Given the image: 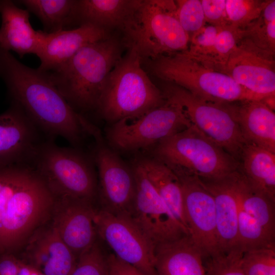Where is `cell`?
Masks as SVG:
<instances>
[{
    "instance_id": "6da1fadb",
    "label": "cell",
    "mask_w": 275,
    "mask_h": 275,
    "mask_svg": "<svg viewBox=\"0 0 275 275\" xmlns=\"http://www.w3.org/2000/svg\"><path fill=\"white\" fill-rule=\"evenodd\" d=\"M0 78L11 104L19 107L49 140L61 136L75 148L88 134V120L70 105L46 73L24 65L2 48Z\"/></svg>"
},
{
    "instance_id": "7a4b0ae2",
    "label": "cell",
    "mask_w": 275,
    "mask_h": 275,
    "mask_svg": "<svg viewBox=\"0 0 275 275\" xmlns=\"http://www.w3.org/2000/svg\"><path fill=\"white\" fill-rule=\"evenodd\" d=\"M56 202L30 166L0 168V255L20 248L47 219Z\"/></svg>"
},
{
    "instance_id": "3957f363",
    "label": "cell",
    "mask_w": 275,
    "mask_h": 275,
    "mask_svg": "<svg viewBox=\"0 0 275 275\" xmlns=\"http://www.w3.org/2000/svg\"><path fill=\"white\" fill-rule=\"evenodd\" d=\"M123 43L111 35L85 46L58 68L44 72L73 108L96 110L106 79L122 57Z\"/></svg>"
},
{
    "instance_id": "277c9868",
    "label": "cell",
    "mask_w": 275,
    "mask_h": 275,
    "mask_svg": "<svg viewBox=\"0 0 275 275\" xmlns=\"http://www.w3.org/2000/svg\"><path fill=\"white\" fill-rule=\"evenodd\" d=\"M141 63L136 50L129 47L106 79L96 110L111 124L141 117L166 102Z\"/></svg>"
},
{
    "instance_id": "5b68a950",
    "label": "cell",
    "mask_w": 275,
    "mask_h": 275,
    "mask_svg": "<svg viewBox=\"0 0 275 275\" xmlns=\"http://www.w3.org/2000/svg\"><path fill=\"white\" fill-rule=\"evenodd\" d=\"M149 60L151 70L156 76L207 101L231 103L260 100L270 96L251 92L228 75L192 58L185 51Z\"/></svg>"
},
{
    "instance_id": "8992f818",
    "label": "cell",
    "mask_w": 275,
    "mask_h": 275,
    "mask_svg": "<svg viewBox=\"0 0 275 275\" xmlns=\"http://www.w3.org/2000/svg\"><path fill=\"white\" fill-rule=\"evenodd\" d=\"M123 35L124 44L134 48L142 61L186 51L189 42L173 0H141Z\"/></svg>"
},
{
    "instance_id": "52a82bcc",
    "label": "cell",
    "mask_w": 275,
    "mask_h": 275,
    "mask_svg": "<svg viewBox=\"0 0 275 275\" xmlns=\"http://www.w3.org/2000/svg\"><path fill=\"white\" fill-rule=\"evenodd\" d=\"M151 156L173 171L202 179H217L236 171L239 162L192 125L170 136L151 150Z\"/></svg>"
},
{
    "instance_id": "ba28073f",
    "label": "cell",
    "mask_w": 275,
    "mask_h": 275,
    "mask_svg": "<svg viewBox=\"0 0 275 275\" xmlns=\"http://www.w3.org/2000/svg\"><path fill=\"white\" fill-rule=\"evenodd\" d=\"M29 165L56 198L93 202L98 194L93 164L75 148L58 146L53 140L43 142Z\"/></svg>"
},
{
    "instance_id": "9c48e42d",
    "label": "cell",
    "mask_w": 275,
    "mask_h": 275,
    "mask_svg": "<svg viewBox=\"0 0 275 275\" xmlns=\"http://www.w3.org/2000/svg\"><path fill=\"white\" fill-rule=\"evenodd\" d=\"M161 91L166 99L182 106L191 124L202 133L239 162L245 142L238 122L234 103L207 101L167 82Z\"/></svg>"
},
{
    "instance_id": "30bf717a",
    "label": "cell",
    "mask_w": 275,
    "mask_h": 275,
    "mask_svg": "<svg viewBox=\"0 0 275 275\" xmlns=\"http://www.w3.org/2000/svg\"><path fill=\"white\" fill-rule=\"evenodd\" d=\"M166 100L141 117L111 124L106 132L107 144L120 151H146L193 125L180 105Z\"/></svg>"
},
{
    "instance_id": "8fae6325",
    "label": "cell",
    "mask_w": 275,
    "mask_h": 275,
    "mask_svg": "<svg viewBox=\"0 0 275 275\" xmlns=\"http://www.w3.org/2000/svg\"><path fill=\"white\" fill-rule=\"evenodd\" d=\"M88 132L95 141L94 159L98 171V193L101 208L114 214L130 215L136 193L131 166L109 146L100 130L92 123Z\"/></svg>"
},
{
    "instance_id": "7c38bea8",
    "label": "cell",
    "mask_w": 275,
    "mask_h": 275,
    "mask_svg": "<svg viewBox=\"0 0 275 275\" xmlns=\"http://www.w3.org/2000/svg\"><path fill=\"white\" fill-rule=\"evenodd\" d=\"M94 222L97 235L117 258L147 275H157L155 245L129 215L114 214L101 208L96 210Z\"/></svg>"
},
{
    "instance_id": "4fadbf2b",
    "label": "cell",
    "mask_w": 275,
    "mask_h": 275,
    "mask_svg": "<svg viewBox=\"0 0 275 275\" xmlns=\"http://www.w3.org/2000/svg\"><path fill=\"white\" fill-rule=\"evenodd\" d=\"M173 172L180 183L184 213L191 239L203 257L220 253L212 196L197 176Z\"/></svg>"
},
{
    "instance_id": "5bb4252c",
    "label": "cell",
    "mask_w": 275,
    "mask_h": 275,
    "mask_svg": "<svg viewBox=\"0 0 275 275\" xmlns=\"http://www.w3.org/2000/svg\"><path fill=\"white\" fill-rule=\"evenodd\" d=\"M136 193L130 216L156 245L189 235L176 222L140 165L134 160L131 166Z\"/></svg>"
},
{
    "instance_id": "9a60e30c",
    "label": "cell",
    "mask_w": 275,
    "mask_h": 275,
    "mask_svg": "<svg viewBox=\"0 0 275 275\" xmlns=\"http://www.w3.org/2000/svg\"><path fill=\"white\" fill-rule=\"evenodd\" d=\"M221 71L256 94H275L274 57L240 39Z\"/></svg>"
},
{
    "instance_id": "2e32d148",
    "label": "cell",
    "mask_w": 275,
    "mask_h": 275,
    "mask_svg": "<svg viewBox=\"0 0 275 275\" xmlns=\"http://www.w3.org/2000/svg\"><path fill=\"white\" fill-rule=\"evenodd\" d=\"M92 203L69 198L56 199L52 226L77 258L96 243V210Z\"/></svg>"
},
{
    "instance_id": "e0dca14e",
    "label": "cell",
    "mask_w": 275,
    "mask_h": 275,
    "mask_svg": "<svg viewBox=\"0 0 275 275\" xmlns=\"http://www.w3.org/2000/svg\"><path fill=\"white\" fill-rule=\"evenodd\" d=\"M39 131L19 107L11 104L0 115V168L29 165L43 142Z\"/></svg>"
},
{
    "instance_id": "ac0fdd59",
    "label": "cell",
    "mask_w": 275,
    "mask_h": 275,
    "mask_svg": "<svg viewBox=\"0 0 275 275\" xmlns=\"http://www.w3.org/2000/svg\"><path fill=\"white\" fill-rule=\"evenodd\" d=\"M109 32L86 23L76 28L45 35L36 55L40 60L37 69L42 72L54 70L69 61L85 46L106 39Z\"/></svg>"
},
{
    "instance_id": "d6986e66",
    "label": "cell",
    "mask_w": 275,
    "mask_h": 275,
    "mask_svg": "<svg viewBox=\"0 0 275 275\" xmlns=\"http://www.w3.org/2000/svg\"><path fill=\"white\" fill-rule=\"evenodd\" d=\"M2 24L0 48L16 52L20 57L36 53L45 32L35 30L29 20V11L8 0L0 1Z\"/></svg>"
},
{
    "instance_id": "ffe728a7",
    "label": "cell",
    "mask_w": 275,
    "mask_h": 275,
    "mask_svg": "<svg viewBox=\"0 0 275 275\" xmlns=\"http://www.w3.org/2000/svg\"><path fill=\"white\" fill-rule=\"evenodd\" d=\"M33 236L28 247L30 264L44 275H70L77 258L53 227Z\"/></svg>"
},
{
    "instance_id": "44dd1931",
    "label": "cell",
    "mask_w": 275,
    "mask_h": 275,
    "mask_svg": "<svg viewBox=\"0 0 275 275\" xmlns=\"http://www.w3.org/2000/svg\"><path fill=\"white\" fill-rule=\"evenodd\" d=\"M230 175L217 179L200 178L213 198L220 253L237 248V244L238 205Z\"/></svg>"
},
{
    "instance_id": "7402d4cb",
    "label": "cell",
    "mask_w": 275,
    "mask_h": 275,
    "mask_svg": "<svg viewBox=\"0 0 275 275\" xmlns=\"http://www.w3.org/2000/svg\"><path fill=\"white\" fill-rule=\"evenodd\" d=\"M157 275H206L203 254L190 235L155 245Z\"/></svg>"
},
{
    "instance_id": "603a6c76",
    "label": "cell",
    "mask_w": 275,
    "mask_h": 275,
    "mask_svg": "<svg viewBox=\"0 0 275 275\" xmlns=\"http://www.w3.org/2000/svg\"><path fill=\"white\" fill-rule=\"evenodd\" d=\"M141 0H79L76 1L74 22L89 23L108 31L123 34L132 21Z\"/></svg>"
},
{
    "instance_id": "cb8c5ba5",
    "label": "cell",
    "mask_w": 275,
    "mask_h": 275,
    "mask_svg": "<svg viewBox=\"0 0 275 275\" xmlns=\"http://www.w3.org/2000/svg\"><path fill=\"white\" fill-rule=\"evenodd\" d=\"M239 127L246 143L275 153V113L262 100L234 103Z\"/></svg>"
},
{
    "instance_id": "d4e9b609",
    "label": "cell",
    "mask_w": 275,
    "mask_h": 275,
    "mask_svg": "<svg viewBox=\"0 0 275 275\" xmlns=\"http://www.w3.org/2000/svg\"><path fill=\"white\" fill-rule=\"evenodd\" d=\"M135 160L142 168L176 222L190 235L184 213L181 185L177 175L165 164L151 155Z\"/></svg>"
},
{
    "instance_id": "484cf974",
    "label": "cell",
    "mask_w": 275,
    "mask_h": 275,
    "mask_svg": "<svg viewBox=\"0 0 275 275\" xmlns=\"http://www.w3.org/2000/svg\"><path fill=\"white\" fill-rule=\"evenodd\" d=\"M238 170L250 184L275 201V153L245 143Z\"/></svg>"
},
{
    "instance_id": "4316f807",
    "label": "cell",
    "mask_w": 275,
    "mask_h": 275,
    "mask_svg": "<svg viewBox=\"0 0 275 275\" xmlns=\"http://www.w3.org/2000/svg\"><path fill=\"white\" fill-rule=\"evenodd\" d=\"M230 177L240 206L275 239V201L252 186L238 169Z\"/></svg>"
},
{
    "instance_id": "83f0119b",
    "label": "cell",
    "mask_w": 275,
    "mask_h": 275,
    "mask_svg": "<svg viewBox=\"0 0 275 275\" xmlns=\"http://www.w3.org/2000/svg\"><path fill=\"white\" fill-rule=\"evenodd\" d=\"M76 1L74 0H21L18 1L41 21L44 32L67 30L74 23Z\"/></svg>"
},
{
    "instance_id": "f1b7e54d",
    "label": "cell",
    "mask_w": 275,
    "mask_h": 275,
    "mask_svg": "<svg viewBox=\"0 0 275 275\" xmlns=\"http://www.w3.org/2000/svg\"><path fill=\"white\" fill-rule=\"evenodd\" d=\"M240 39L248 41L260 51L274 57L275 1H266L260 16L244 29L240 30Z\"/></svg>"
},
{
    "instance_id": "f546056e",
    "label": "cell",
    "mask_w": 275,
    "mask_h": 275,
    "mask_svg": "<svg viewBox=\"0 0 275 275\" xmlns=\"http://www.w3.org/2000/svg\"><path fill=\"white\" fill-rule=\"evenodd\" d=\"M265 3L260 0H226L230 26L244 29L260 16Z\"/></svg>"
},
{
    "instance_id": "4dcf8cb0",
    "label": "cell",
    "mask_w": 275,
    "mask_h": 275,
    "mask_svg": "<svg viewBox=\"0 0 275 275\" xmlns=\"http://www.w3.org/2000/svg\"><path fill=\"white\" fill-rule=\"evenodd\" d=\"M222 29L206 23L190 36L188 48L184 51L192 58L210 66V57L216 38Z\"/></svg>"
},
{
    "instance_id": "1f68e13d",
    "label": "cell",
    "mask_w": 275,
    "mask_h": 275,
    "mask_svg": "<svg viewBox=\"0 0 275 275\" xmlns=\"http://www.w3.org/2000/svg\"><path fill=\"white\" fill-rule=\"evenodd\" d=\"M240 39L239 30L230 25L222 28L216 38L210 57V66L221 71Z\"/></svg>"
},
{
    "instance_id": "d6a6232c",
    "label": "cell",
    "mask_w": 275,
    "mask_h": 275,
    "mask_svg": "<svg viewBox=\"0 0 275 275\" xmlns=\"http://www.w3.org/2000/svg\"><path fill=\"white\" fill-rule=\"evenodd\" d=\"M177 15L183 30L190 36L206 23L200 0H177Z\"/></svg>"
},
{
    "instance_id": "836d02e7",
    "label": "cell",
    "mask_w": 275,
    "mask_h": 275,
    "mask_svg": "<svg viewBox=\"0 0 275 275\" xmlns=\"http://www.w3.org/2000/svg\"><path fill=\"white\" fill-rule=\"evenodd\" d=\"M243 252L238 248L209 257L206 275H245L241 266Z\"/></svg>"
},
{
    "instance_id": "e575fe53",
    "label": "cell",
    "mask_w": 275,
    "mask_h": 275,
    "mask_svg": "<svg viewBox=\"0 0 275 275\" xmlns=\"http://www.w3.org/2000/svg\"><path fill=\"white\" fill-rule=\"evenodd\" d=\"M274 264L275 247L245 252L241 259V266L245 275H266Z\"/></svg>"
},
{
    "instance_id": "d590c367",
    "label": "cell",
    "mask_w": 275,
    "mask_h": 275,
    "mask_svg": "<svg viewBox=\"0 0 275 275\" xmlns=\"http://www.w3.org/2000/svg\"><path fill=\"white\" fill-rule=\"evenodd\" d=\"M70 275H107L106 256L96 242L77 258Z\"/></svg>"
},
{
    "instance_id": "8d00e7d4",
    "label": "cell",
    "mask_w": 275,
    "mask_h": 275,
    "mask_svg": "<svg viewBox=\"0 0 275 275\" xmlns=\"http://www.w3.org/2000/svg\"><path fill=\"white\" fill-rule=\"evenodd\" d=\"M201 1L206 23L221 28L230 25L226 11V0Z\"/></svg>"
},
{
    "instance_id": "74e56055",
    "label": "cell",
    "mask_w": 275,
    "mask_h": 275,
    "mask_svg": "<svg viewBox=\"0 0 275 275\" xmlns=\"http://www.w3.org/2000/svg\"><path fill=\"white\" fill-rule=\"evenodd\" d=\"M107 275H147L134 266L117 258L114 254L106 256Z\"/></svg>"
},
{
    "instance_id": "f35d334b",
    "label": "cell",
    "mask_w": 275,
    "mask_h": 275,
    "mask_svg": "<svg viewBox=\"0 0 275 275\" xmlns=\"http://www.w3.org/2000/svg\"><path fill=\"white\" fill-rule=\"evenodd\" d=\"M20 261L12 254L0 255V275H17Z\"/></svg>"
},
{
    "instance_id": "ab89813d",
    "label": "cell",
    "mask_w": 275,
    "mask_h": 275,
    "mask_svg": "<svg viewBox=\"0 0 275 275\" xmlns=\"http://www.w3.org/2000/svg\"><path fill=\"white\" fill-rule=\"evenodd\" d=\"M266 275H275V264L269 268Z\"/></svg>"
}]
</instances>
